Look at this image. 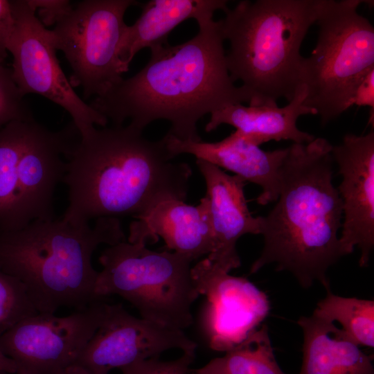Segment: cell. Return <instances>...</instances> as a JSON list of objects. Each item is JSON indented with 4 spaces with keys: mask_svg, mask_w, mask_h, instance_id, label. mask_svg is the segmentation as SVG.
I'll return each instance as SVG.
<instances>
[{
    "mask_svg": "<svg viewBox=\"0 0 374 374\" xmlns=\"http://www.w3.org/2000/svg\"><path fill=\"white\" fill-rule=\"evenodd\" d=\"M197 24L199 31L190 40L151 48L140 71L123 78L90 105L113 125L130 119V125L143 131L154 121L166 120L168 132L177 139L202 141L197 125L202 116L248 100L228 71L220 19Z\"/></svg>",
    "mask_w": 374,
    "mask_h": 374,
    "instance_id": "6da1fadb",
    "label": "cell"
},
{
    "mask_svg": "<svg viewBox=\"0 0 374 374\" xmlns=\"http://www.w3.org/2000/svg\"><path fill=\"white\" fill-rule=\"evenodd\" d=\"M142 133L129 124L80 136L65 157L63 220L80 226L99 217H135L161 200L185 201L190 166L173 161L164 137L154 141Z\"/></svg>",
    "mask_w": 374,
    "mask_h": 374,
    "instance_id": "7a4b0ae2",
    "label": "cell"
},
{
    "mask_svg": "<svg viewBox=\"0 0 374 374\" xmlns=\"http://www.w3.org/2000/svg\"><path fill=\"white\" fill-rule=\"evenodd\" d=\"M332 148L321 137L289 146L276 203L260 216L264 245L250 274L274 264L304 288L317 281L330 290L328 271L346 256L338 236L342 202L332 184Z\"/></svg>",
    "mask_w": 374,
    "mask_h": 374,
    "instance_id": "3957f363",
    "label": "cell"
},
{
    "mask_svg": "<svg viewBox=\"0 0 374 374\" xmlns=\"http://www.w3.org/2000/svg\"><path fill=\"white\" fill-rule=\"evenodd\" d=\"M125 240L118 217L97 218L93 226L37 220L0 233V268L25 285L38 312L82 310L100 300L94 293L93 252L100 244Z\"/></svg>",
    "mask_w": 374,
    "mask_h": 374,
    "instance_id": "277c9868",
    "label": "cell"
},
{
    "mask_svg": "<svg viewBox=\"0 0 374 374\" xmlns=\"http://www.w3.org/2000/svg\"><path fill=\"white\" fill-rule=\"evenodd\" d=\"M319 0H244L220 19L229 42L226 63L250 106L288 102L301 84L300 50L315 24Z\"/></svg>",
    "mask_w": 374,
    "mask_h": 374,
    "instance_id": "5b68a950",
    "label": "cell"
},
{
    "mask_svg": "<svg viewBox=\"0 0 374 374\" xmlns=\"http://www.w3.org/2000/svg\"><path fill=\"white\" fill-rule=\"evenodd\" d=\"M143 243L122 241L100 254L94 293L118 295L141 317L184 330L193 323L192 305L200 296L191 274L193 260L168 249L155 251Z\"/></svg>",
    "mask_w": 374,
    "mask_h": 374,
    "instance_id": "8992f818",
    "label": "cell"
},
{
    "mask_svg": "<svg viewBox=\"0 0 374 374\" xmlns=\"http://www.w3.org/2000/svg\"><path fill=\"white\" fill-rule=\"evenodd\" d=\"M362 0H319L316 46L301 64L305 105L322 125L345 111L355 82L374 66V28L358 12Z\"/></svg>",
    "mask_w": 374,
    "mask_h": 374,
    "instance_id": "52a82bcc",
    "label": "cell"
},
{
    "mask_svg": "<svg viewBox=\"0 0 374 374\" xmlns=\"http://www.w3.org/2000/svg\"><path fill=\"white\" fill-rule=\"evenodd\" d=\"M134 0H84L70 5L51 30L56 50L72 69L70 83L81 87L84 98L98 97L120 82L125 71L118 57L127 24L126 10Z\"/></svg>",
    "mask_w": 374,
    "mask_h": 374,
    "instance_id": "ba28073f",
    "label": "cell"
},
{
    "mask_svg": "<svg viewBox=\"0 0 374 374\" xmlns=\"http://www.w3.org/2000/svg\"><path fill=\"white\" fill-rule=\"evenodd\" d=\"M12 4L14 26L7 51L12 56V77L21 93L40 95L64 109L80 136L95 125L105 127L107 118L75 93L62 71L51 30L36 17L32 1H12Z\"/></svg>",
    "mask_w": 374,
    "mask_h": 374,
    "instance_id": "9c48e42d",
    "label": "cell"
},
{
    "mask_svg": "<svg viewBox=\"0 0 374 374\" xmlns=\"http://www.w3.org/2000/svg\"><path fill=\"white\" fill-rule=\"evenodd\" d=\"M107 305L100 299L67 316L38 312L0 335V351L13 362L16 374L60 371L76 363Z\"/></svg>",
    "mask_w": 374,
    "mask_h": 374,
    "instance_id": "30bf717a",
    "label": "cell"
},
{
    "mask_svg": "<svg viewBox=\"0 0 374 374\" xmlns=\"http://www.w3.org/2000/svg\"><path fill=\"white\" fill-rule=\"evenodd\" d=\"M184 330L136 317L121 304H107L105 317L75 364L90 374H109L165 351L195 352Z\"/></svg>",
    "mask_w": 374,
    "mask_h": 374,
    "instance_id": "8fae6325",
    "label": "cell"
},
{
    "mask_svg": "<svg viewBox=\"0 0 374 374\" xmlns=\"http://www.w3.org/2000/svg\"><path fill=\"white\" fill-rule=\"evenodd\" d=\"M191 274L199 295L206 299L203 325L212 350L233 348L267 316V296L248 279L230 275L206 258L191 268Z\"/></svg>",
    "mask_w": 374,
    "mask_h": 374,
    "instance_id": "7c38bea8",
    "label": "cell"
},
{
    "mask_svg": "<svg viewBox=\"0 0 374 374\" xmlns=\"http://www.w3.org/2000/svg\"><path fill=\"white\" fill-rule=\"evenodd\" d=\"M332 156L341 181L337 190L342 202L339 241L345 255L360 250L359 265L366 267L374 246V132L347 134L332 145Z\"/></svg>",
    "mask_w": 374,
    "mask_h": 374,
    "instance_id": "4fadbf2b",
    "label": "cell"
},
{
    "mask_svg": "<svg viewBox=\"0 0 374 374\" xmlns=\"http://www.w3.org/2000/svg\"><path fill=\"white\" fill-rule=\"evenodd\" d=\"M196 164L206 186L205 197L213 233V249L206 258L229 272L241 265L236 249L239 238L245 234H260V216L253 217L249 211L243 178L229 175L202 159H197Z\"/></svg>",
    "mask_w": 374,
    "mask_h": 374,
    "instance_id": "5bb4252c",
    "label": "cell"
},
{
    "mask_svg": "<svg viewBox=\"0 0 374 374\" xmlns=\"http://www.w3.org/2000/svg\"><path fill=\"white\" fill-rule=\"evenodd\" d=\"M173 157L181 154L194 155L221 169L261 187L257 202L266 205L277 200L281 168L289 147L265 151L235 131L217 142L184 141L167 132L163 136Z\"/></svg>",
    "mask_w": 374,
    "mask_h": 374,
    "instance_id": "9a60e30c",
    "label": "cell"
},
{
    "mask_svg": "<svg viewBox=\"0 0 374 374\" xmlns=\"http://www.w3.org/2000/svg\"><path fill=\"white\" fill-rule=\"evenodd\" d=\"M134 218L130 226V243L146 244L161 238L168 250L193 261L212 251L213 233L205 196L197 206L175 198L165 199Z\"/></svg>",
    "mask_w": 374,
    "mask_h": 374,
    "instance_id": "2e32d148",
    "label": "cell"
},
{
    "mask_svg": "<svg viewBox=\"0 0 374 374\" xmlns=\"http://www.w3.org/2000/svg\"><path fill=\"white\" fill-rule=\"evenodd\" d=\"M306 88L301 84L284 107L276 105L245 106L242 103L226 106L212 114L205 130L210 132L222 124L231 125L249 141L260 146L270 141L290 140L308 143L315 136L299 130L296 122L304 115H317L305 105Z\"/></svg>",
    "mask_w": 374,
    "mask_h": 374,
    "instance_id": "e0dca14e",
    "label": "cell"
},
{
    "mask_svg": "<svg viewBox=\"0 0 374 374\" xmlns=\"http://www.w3.org/2000/svg\"><path fill=\"white\" fill-rule=\"evenodd\" d=\"M225 0H151L141 3L142 12L131 26H126L121 37L118 57L125 71L135 55L168 42L169 33L189 19L197 23L213 18L217 10L225 11Z\"/></svg>",
    "mask_w": 374,
    "mask_h": 374,
    "instance_id": "ac0fdd59",
    "label": "cell"
},
{
    "mask_svg": "<svg viewBox=\"0 0 374 374\" xmlns=\"http://www.w3.org/2000/svg\"><path fill=\"white\" fill-rule=\"evenodd\" d=\"M298 323L303 334L299 374H374L371 355L333 322L312 314L300 317Z\"/></svg>",
    "mask_w": 374,
    "mask_h": 374,
    "instance_id": "d6986e66",
    "label": "cell"
},
{
    "mask_svg": "<svg viewBox=\"0 0 374 374\" xmlns=\"http://www.w3.org/2000/svg\"><path fill=\"white\" fill-rule=\"evenodd\" d=\"M225 353L188 374H287L276 360L266 325Z\"/></svg>",
    "mask_w": 374,
    "mask_h": 374,
    "instance_id": "ffe728a7",
    "label": "cell"
},
{
    "mask_svg": "<svg viewBox=\"0 0 374 374\" xmlns=\"http://www.w3.org/2000/svg\"><path fill=\"white\" fill-rule=\"evenodd\" d=\"M312 314L339 322L346 335L358 346H374V301L335 295L330 290Z\"/></svg>",
    "mask_w": 374,
    "mask_h": 374,
    "instance_id": "44dd1931",
    "label": "cell"
},
{
    "mask_svg": "<svg viewBox=\"0 0 374 374\" xmlns=\"http://www.w3.org/2000/svg\"><path fill=\"white\" fill-rule=\"evenodd\" d=\"M26 121H13L0 129V233L19 229L15 168Z\"/></svg>",
    "mask_w": 374,
    "mask_h": 374,
    "instance_id": "7402d4cb",
    "label": "cell"
},
{
    "mask_svg": "<svg viewBox=\"0 0 374 374\" xmlns=\"http://www.w3.org/2000/svg\"><path fill=\"white\" fill-rule=\"evenodd\" d=\"M37 313L25 285L0 268V335Z\"/></svg>",
    "mask_w": 374,
    "mask_h": 374,
    "instance_id": "603a6c76",
    "label": "cell"
},
{
    "mask_svg": "<svg viewBox=\"0 0 374 374\" xmlns=\"http://www.w3.org/2000/svg\"><path fill=\"white\" fill-rule=\"evenodd\" d=\"M34 118L15 84L12 70L0 64V129L13 121Z\"/></svg>",
    "mask_w": 374,
    "mask_h": 374,
    "instance_id": "cb8c5ba5",
    "label": "cell"
},
{
    "mask_svg": "<svg viewBox=\"0 0 374 374\" xmlns=\"http://www.w3.org/2000/svg\"><path fill=\"white\" fill-rule=\"evenodd\" d=\"M195 352H184L179 357L168 361L159 357L136 362L121 368L122 374H188Z\"/></svg>",
    "mask_w": 374,
    "mask_h": 374,
    "instance_id": "d4e9b609",
    "label": "cell"
},
{
    "mask_svg": "<svg viewBox=\"0 0 374 374\" xmlns=\"http://www.w3.org/2000/svg\"><path fill=\"white\" fill-rule=\"evenodd\" d=\"M368 107V123L374 124V66L368 69L353 84L348 94L346 107Z\"/></svg>",
    "mask_w": 374,
    "mask_h": 374,
    "instance_id": "484cf974",
    "label": "cell"
},
{
    "mask_svg": "<svg viewBox=\"0 0 374 374\" xmlns=\"http://www.w3.org/2000/svg\"><path fill=\"white\" fill-rule=\"evenodd\" d=\"M13 26L12 1L0 0V64L7 56V46Z\"/></svg>",
    "mask_w": 374,
    "mask_h": 374,
    "instance_id": "4316f807",
    "label": "cell"
},
{
    "mask_svg": "<svg viewBox=\"0 0 374 374\" xmlns=\"http://www.w3.org/2000/svg\"><path fill=\"white\" fill-rule=\"evenodd\" d=\"M0 371L8 374H16V367L13 362L0 351Z\"/></svg>",
    "mask_w": 374,
    "mask_h": 374,
    "instance_id": "83f0119b",
    "label": "cell"
},
{
    "mask_svg": "<svg viewBox=\"0 0 374 374\" xmlns=\"http://www.w3.org/2000/svg\"><path fill=\"white\" fill-rule=\"evenodd\" d=\"M53 374H90L79 365L73 364Z\"/></svg>",
    "mask_w": 374,
    "mask_h": 374,
    "instance_id": "f1b7e54d",
    "label": "cell"
},
{
    "mask_svg": "<svg viewBox=\"0 0 374 374\" xmlns=\"http://www.w3.org/2000/svg\"><path fill=\"white\" fill-rule=\"evenodd\" d=\"M0 374H8V373H6V372H3V371H0Z\"/></svg>",
    "mask_w": 374,
    "mask_h": 374,
    "instance_id": "f546056e",
    "label": "cell"
}]
</instances>
